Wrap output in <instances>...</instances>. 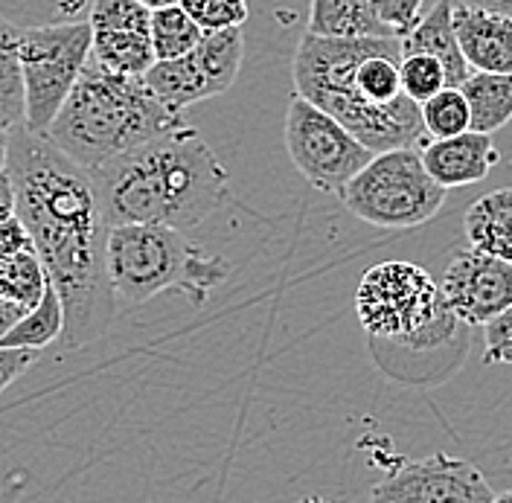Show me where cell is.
<instances>
[{"label": "cell", "instance_id": "obj_11", "mask_svg": "<svg viewBox=\"0 0 512 503\" xmlns=\"http://www.w3.org/2000/svg\"><path fill=\"white\" fill-rule=\"evenodd\" d=\"M440 291L463 326H486L512 306V262L466 245L451 256Z\"/></svg>", "mask_w": 512, "mask_h": 503}, {"label": "cell", "instance_id": "obj_30", "mask_svg": "<svg viewBox=\"0 0 512 503\" xmlns=\"http://www.w3.org/2000/svg\"><path fill=\"white\" fill-rule=\"evenodd\" d=\"M483 361L512 364V306L483 326Z\"/></svg>", "mask_w": 512, "mask_h": 503}, {"label": "cell", "instance_id": "obj_5", "mask_svg": "<svg viewBox=\"0 0 512 503\" xmlns=\"http://www.w3.org/2000/svg\"><path fill=\"white\" fill-rule=\"evenodd\" d=\"M105 268L117 306H143L163 291H178L192 306H204L230 274L222 256L195 245L184 230L163 224L111 227Z\"/></svg>", "mask_w": 512, "mask_h": 503}, {"label": "cell", "instance_id": "obj_37", "mask_svg": "<svg viewBox=\"0 0 512 503\" xmlns=\"http://www.w3.org/2000/svg\"><path fill=\"white\" fill-rule=\"evenodd\" d=\"M140 3H143V6H149V9L155 12V9H166V6H178L181 0H140Z\"/></svg>", "mask_w": 512, "mask_h": 503}, {"label": "cell", "instance_id": "obj_38", "mask_svg": "<svg viewBox=\"0 0 512 503\" xmlns=\"http://www.w3.org/2000/svg\"><path fill=\"white\" fill-rule=\"evenodd\" d=\"M85 0H62V12H76Z\"/></svg>", "mask_w": 512, "mask_h": 503}, {"label": "cell", "instance_id": "obj_33", "mask_svg": "<svg viewBox=\"0 0 512 503\" xmlns=\"http://www.w3.org/2000/svg\"><path fill=\"white\" fill-rule=\"evenodd\" d=\"M12 216H18V195H15L12 175L6 169V172H0V224Z\"/></svg>", "mask_w": 512, "mask_h": 503}, {"label": "cell", "instance_id": "obj_36", "mask_svg": "<svg viewBox=\"0 0 512 503\" xmlns=\"http://www.w3.org/2000/svg\"><path fill=\"white\" fill-rule=\"evenodd\" d=\"M9 146H12V128L0 126V172L9 166Z\"/></svg>", "mask_w": 512, "mask_h": 503}, {"label": "cell", "instance_id": "obj_27", "mask_svg": "<svg viewBox=\"0 0 512 503\" xmlns=\"http://www.w3.org/2000/svg\"><path fill=\"white\" fill-rule=\"evenodd\" d=\"M402 88L414 99L416 105L428 102L434 94L446 91L448 76L446 67L428 53H411L402 56Z\"/></svg>", "mask_w": 512, "mask_h": 503}, {"label": "cell", "instance_id": "obj_26", "mask_svg": "<svg viewBox=\"0 0 512 503\" xmlns=\"http://www.w3.org/2000/svg\"><path fill=\"white\" fill-rule=\"evenodd\" d=\"M88 24L94 32H152V9L140 0H94Z\"/></svg>", "mask_w": 512, "mask_h": 503}, {"label": "cell", "instance_id": "obj_32", "mask_svg": "<svg viewBox=\"0 0 512 503\" xmlns=\"http://www.w3.org/2000/svg\"><path fill=\"white\" fill-rule=\"evenodd\" d=\"M38 361V349H3L0 346V393L24 376Z\"/></svg>", "mask_w": 512, "mask_h": 503}, {"label": "cell", "instance_id": "obj_1", "mask_svg": "<svg viewBox=\"0 0 512 503\" xmlns=\"http://www.w3.org/2000/svg\"><path fill=\"white\" fill-rule=\"evenodd\" d=\"M9 175L18 195V219L27 224L35 253L64 306V349H82L111 326L117 297L105 268L108 224L94 178L47 137L12 128Z\"/></svg>", "mask_w": 512, "mask_h": 503}, {"label": "cell", "instance_id": "obj_6", "mask_svg": "<svg viewBox=\"0 0 512 503\" xmlns=\"http://www.w3.org/2000/svg\"><path fill=\"white\" fill-rule=\"evenodd\" d=\"M355 315L376 344L431 352L466 332L443 303L440 283L414 262L390 259L364 271L355 288Z\"/></svg>", "mask_w": 512, "mask_h": 503}, {"label": "cell", "instance_id": "obj_14", "mask_svg": "<svg viewBox=\"0 0 512 503\" xmlns=\"http://www.w3.org/2000/svg\"><path fill=\"white\" fill-rule=\"evenodd\" d=\"M399 41H402V56L428 53V56H434L437 62L443 64L448 76V88H460L472 76V67L466 62V56L460 50V41H457V32H454L451 0H434L428 6V12L422 15V21Z\"/></svg>", "mask_w": 512, "mask_h": 503}, {"label": "cell", "instance_id": "obj_7", "mask_svg": "<svg viewBox=\"0 0 512 503\" xmlns=\"http://www.w3.org/2000/svg\"><path fill=\"white\" fill-rule=\"evenodd\" d=\"M446 187H440L419 149L379 152L341 192L344 207L364 224L382 230H414L431 221L446 204Z\"/></svg>", "mask_w": 512, "mask_h": 503}, {"label": "cell", "instance_id": "obj_10", "mask_svg": "<svg viewBox=\"0 0 512 503\" xmlns=\"http://www.w3.org/2000/svg\"><path fill=\"white\" fill-rule=\"evenodd\" d=\"M495 492L478 466L448 454L390 466L373 486L370 503H492Z\"/></svg>", "mask_w": 512, "mask_h": 503}, {"label": "cell", "instance_id": "obj_3", "mask_svg": "<svg viewBox=\"0 0 512 503\" xmlns=\"http://www.w3.org/2000/svg\"><path fill=\"white\" fill-rule=\"evenodd\" d=\"M108 227L163 224L192 230L227 198L230 175L190 123L108 160L91 172Z\"/></svg>", "mask_w": 512, "mask_h": 503}, {"label": "cell", "instance_id": "obj_34", "mask_svg": "<svg viewBox=\"0 0 512 503\" xmlns=\"http://www.w3.org/2000/svg\"><path fill=\"white\" fill-rule=\"evenodd\" d=\"M24 315H27V309L15 306V303H9V300H0V341L9 335V329H12Z\"/></svg>", "mask_w": 512, "mask_h": 503}, {"label": "cell", "instance_id": "obj_20", "mask_svg": "<svg viewBox=\"0 0 512 503\" xmlns=\"http://www.w3.org/2000/svg\"><path fill=\"white\" fill-rule=\"evenodd\" d=\"M91 59L99 67L111 70V73H123V76H146L158 56L152 47V32H94V47H91Z\"/></svg>", "mask_w": 512, "mask_h": 503}, {"label": "cell", "instance_id": "obj_12", "mask_svg": "<svg viewBox=\"0 0 512 503\" xmlns=\"http://www.w3.org/2000/svg\"><path fill=\"white\" fill-rule=\"evenodd\" d=\"M419 155L428 175L446 189L480 184L504 160L492 134L480 131H463L446 140H428L419 149Z\"/></svg>", "mask_w": 512, "mask_h": 503}, {"label": "cell", "instance_id": "obj_15", "mask_svg": "<svg viewBox=\"0 0 512 503\" xmlns=\"http://www.w3.org/2000/svg\"><path fill=\"white\" fill-rule=\"evenodd\" d=\"M463 230L472 248L512 262V187L486 192L472 201Z\"/></svg>", "mask_w": 512, "mask_h": 503}, {"label": "cell", "instance_id": "obj_16", "mask_svg": "<svg viewBox=\"0 0 512 503\" xmlns=\"http://www.w3.org/2000/svg\"><path fill=\"white\" fill-rule=\"evenodd\" d=\"M309 32L320 38H393L367 0H312Z\"/></svg>", "mask_w": 512, "mask_h": 503}, {"label": "cell", "instance_id": "obj_17", "mask_svg": "<svg viewBox=\"0 0 512 503\" xmlns=\"http://www.w3.org/2000/svg\"><path fill=\"white\" fill-rule=\"evenodd\" d=\"M143 79L152 88V94L175 114H184L190 105L201 102V99H213L207 76L195 59V53L181 56V59H169V62H155V67Z\"/></svg>", "mask_w": 512, "mask_h": 503}, {"label": "cell", "instance_id": "obj_21", "mask_svg": "<svg viewBox=\"0 0 512 503\" xmlns=\"http://www.w3.org/2000/svg\"><path fill=\"white\" fill-rule=\"evenodd\" d=\"M18 32L12 21L0 15V126L18 128L27 123V88L18 53Z\"/></svg>", "mask_w": 512, "mask_h": 503}, {"label": "cell", "instance_id": "obj_9", "mask_svg": "<svg viewBox=\"0 0 512 503\" xmlns=\"http://www.w3.org/2000/svg\"><path fill=\"white\" fill-rule=\"evenodd\" d=\"M286 152L312 187L335 198L376 155L332 114L300 94L288 99Z\"/></svg>", "mask_w": 512, "mask_h": 503}, {"label": "cell", "instance_id": "obj_19", "mask_svg": "<svg viewBox=\"0 0 512 503\" xmlns=\"http://www.w3.org/2000/svg\"><path fill=\"white\" fill-rule=\"evenodd\" d=\"M192 53H195V59L207 76L210 94H227L233 88L239 70H242V62H245V30L230 27V30L204 32L201 44Z\"/></svg>", "mask_w": 512, "mask_h": 503}, {"label": "cell", "instance_id": "obj_24", "mask_svg": "<svg viewBox=\"0 0 512 503\" xmlns=\"http://www.w3.org/2000/svg\"><path fill=\"white\" fill-rule=\"evenodd\" d=\"M201 38H204V30L192 21L181 3L152 12V47H155L158 62L190 56L201 44Z\"/></svg>", "mask_w": 512, "mask_h": 503}, {"label": "cell", "instance_id": "obj_13", "mask_svg": "<svg viewBox=\"0 0 512 503\" xmlns=\"http://www.w3.org/2000/svg\"><path fill=\"white\" fill-rule=\"evenodd\" d=\"M451 21L472 70L512 73V15L451 0Z\"/></svg>", "mask_w": 512, "mask_h": 503}, {"label": "cell", "instance_id": "obj_4", "mask_svg": "<svg viewBox=\"0 0 512 503\" xmlns=\"http://www.w3.org/2000/svg\"><path fill=\"white\" fill-rule=\"evenodd\" d=\"M184 123V114L169 111L143 76L111 73L91 59L47 137L85 172H96Z\"/></svg>", "mask_w": 512, "mask_h": 503}, {"label": "cell", "instance_id": "obj_28", "mask_svg": "<svg viewBox=\"0 0 512 503\" xmlns=\"http://www.w3.org/2000/svg\"><path fill=\"white\" fill-rule=\"evenodd\" d=\"M181 6L204 32L230 30L248 21V0H181Z\"/></svg>", "mask_w": 512, "mask_h": 503}, {"label": "cell", "instance_id": "obj_31", "mask_svg": "<svg viewBox=\"0 0 512 503\" xmlns=\"http://www.w3.org/2000/svg\"><path fill=\"white\" fill-rule=\"evenodd\" d=\"M35 251V242H32L27 224L12 216L0 224V259H12V256H21V253Z\"/></svg>", "mask_w": 512, "mask_h": 503}, {"label": "cell", "instance_id": "obj_39", "mask_svg": "<svg viewBox=\"0 0 512 503\" xmlns=\"http://www.w3.org/2000/svg\"><path fill=\"white\" fill-rule=\"evenodd\" d=\"M492 503H512V489L510 492H504V495H495V498H492Z\"/></svg>", "mask_w": 512, "mask_h": 503}, {"label": "cell", "instance_id": "obj_22", "mask_svg": "<svg viewBox=\"0 0 512 503\" xmlns=\"http://www.w3.org/2000/svg\"><path fill=\"white\" fill-rule=\"evenodd\" d=\"M64 332V306L59 291L53 288V283L47 285L41 303L30 309L27 315L21 317L9 335L0 341L3 349H41V346L59 341Z\"/></svg>", "mask_w": 512, "mask_h": 503}, {"label": "cell", "instance_id": "obj_2", "mask_svg": "<svg viewBox=\"0 0 512 503\" xmlns=\"http://www.w3.org/2000/svg\"><path fill=\"white\" fill-rule=\"evenodd\" d=\"M294 91L332 114L367 149H422V105L402 88L399 38H320L306 32L291 59Z\"/></svg>", "mask_w": 512, "mask_h": 503}, {"label": "cell", "instance_id": "obj_23", "mask_svg": "<svg viewBox=\"0 0 512 503\" xmlns=\"http://www.w3.org/2000/svg\"><path fill=\"white\" fill-rule=\"evenodd\" d=\"M50 285L47 268L35 251L0 259V300H9L21 309H35Z\"/></svg>", "mask_w": 512, "mask_h": 503}, {"label": "cell", "instance_id": "obj_25", "mask_svg": "<svg viewBox=\"0 0 512 503\" xmlns=\"http://www.w3.org/2000/svg\"><path fill=\"white\" fill-rule=\"evenodd\" d=\"M422 123L431 140H446L463 131H472V111L466 94L460 88H446L434 94L428 102H422Z\"/></svg>", "mask_w": 512, "mask_h": 503}, {"label": "cell", "instance_id": "obj_8", "mask_svg": "<svg viewBox=\"0 0 512 503\" xmlns=\"http://www.w3.org/2000/svg\"><path fill=\"white\" fill-rule=\"evenodd\" d=\"M94 27L88 21L35 24L18 32V53L27 88V123L35 134H47L59 117L82 70L91 62Z\"/></svg>", "mask_w": 512, "mask_h": 503}, {"label": "cell", "instance_id": "obj_35", "mask_svg": "<svg viewBox=\"0 0 512 503\" xmlns=\"http://www.w3.org/2000/svg\"><path fill=\"white\" fill-rule=\"evenodd\" d=\"M454 3H472V6H483V9H495V12L512 15V0H454Z\"/></svg>", "mask_w": 512, "mask_h": 503}, {"label": "cell", "instance_id": "obj_18", "mask_svg": "<svg viewBox=\"0 0 512 503\" xmlns=\"http://www.w3.org/2000/svg\"><path fill=\"white\" fill-rule=\"evenodd\" d=\"M460 91L466 94L472 111V131L495 134L512 120V73L472 70Z\"/></svg>", "mask_w": 512, "mask_h": 503}, {"label": "cell", "instance_id": "obj_29", "mask_svg": "<svg viewBox=\"0 0 512 503\" xmlns=\"http://www.w3.org/2000/svg\"><path fill=\"white\" fill-rule=\"evenodd\" d=\"M393 38H405L428 12V0H367Z\"/></svg>", "mask_w": 512, "mask_h": 503}]
</instances>
